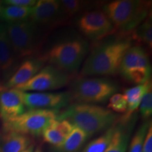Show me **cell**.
Returning <instances> with one entry per match:
<instances>
[{
    "label": "cell",
    "mask_w": 152,
    "mask_h": 152,
    "mask_svg": "<svg viewBox=\"0 0 152 152\" xmlns=\"http://www.w3.org/2000/svg\"><path fill=\"white\" fill-rule=\"evenodd\" d=\"M142 152H152V125L150 123L143 144Z\"/></svg>",
    "instance_id": "f1b7e54d"
},
{
    "label": "cell",
    "mask_w": 152,
    "mask_h": 152,
    "mask_svg": "<svg viewBox=\"0 0 152 152\" xmlns=\"http://www.w3.org/2000/svg\"><path fill=\"white\" fill-rule=\"evenodd\" d=\"M1 87H0V89H1Z\"/></svg>",
    "instance_id": "d6a6232c"
},
{
    "label": "cell",
    "mask_w": 152,
    "mask_h": 152,
    "mask_svg": "<svg viewBox=\"0 0 152 152\" xmlns=\"http://www.w3.org/2000/svg\"><path fill=\"white\" fill-rule=\"evenodd\" d=\"M102 11L118 33V38L128 37L151 14V1L140 0H115L104 5Z\"/></svg>",
    "instance_id": "7a4b0ae2"
},
{
    "label": "cell",
    "mask_w": 152,
    "mask_h": 152,
    "mask_svg": "<svg viewBox=\"0 0 152 152\" xmlns=\"http://www.w3.org/2000/svg\"><path fill=\"white\" fill-rule=\"evenodd\" d=\"M58 119H65L89 137L106 130L115 124L118 116L107 108L96 104L75 103L70 105Z\"/></svg>",
    "instance_id": "3957f363"
},
{
    "label": "cell",
    "mask_w": 152,
    "mask_h": 152,
    "mask_svg": "<svg viewBox=\"0 0 152 152\" xmlns=\"http://www.w3.org/2000/svg\"><path fill=\"white\" fill-rule=\"evenodd\" d=\"M25 111L21 91L15 88L0 89V118L3 122L14 118Z\"/></svg>",
    "instance_id": "4fadbf2b"
},
{
    "label": "cell",
    "mask_w": 152,
    "mask_h": 152,
    "mask_svg": "<svg viewBox=\"0 0 152 152\" xmlns=\"http://www.w3.org/2000/svg\"><path fill=\"white\" fill-rule=\"evenodd\" d=\"M22 99L26 109L58 111L66 107L71 101L68 92H26L21 91Z\"/></svg>",
    "instance_id": "8fae6325"
},
{
    "label": "cell",
    "mask_w": 152,
    "mask_h": 152,
    "mask_svg": "<svg viewBox=\"0 0 152 152\" xmlns=\"http://www.w3.org/2000/svg\"><path fill=\"white\" fill-rule=\"evenodd\" d=\"M1 3H0V9H1Z\"/></svg>",
    "instance_id": "1f68e13d"
},
{
    "label": "cell",
    "mask_w": 152,
    "mask_h": 152,
    "mask_svg": "<svg viewBox=\"0 0 152 152\" xmlns=\"http://www.w3.org/2000/svg\"><path fill=\"white\" fill-rule=\"evenodd\" d=\"M150 88L144 94L140 104V111L144 119H148L152 114V88Z\"/></svg>",
    "instance_id": "4316f807"
},
{
    "label": "cell",
    "mask_w": 152,
    "mask_h": 152,
    "mask_svg": "<svg viewBox=\"0 0 152 152\" xmlns=\"http://www.w3.org/2000/svg\"><path fill=\"white\" fill-rule=\"evenodd\" d=\"M118 73L133 84L141 85L150 80L151 66L146 49L140 45L131 47L121 61Z\"/></svg>",
    "instance_id": "ba28073f"
},
{
    "label": "cell",
    "mask_w": 152,
    "mask_h": 152,
    "mask_svg": "<svg viewBox=\"0 0 152 152\" xmlns=\"http://www.w3.org/2000/svg\"><path fill=\"white\" fill-rule=\"evenodd\" d=\"M33 152H42V149L40 147H38L36 148L35 150H34Z\"/></svg>",
    "instance_id": "4dcf8cb0"
},
{
    "label": "cell",
    "mask_w": 152,
    "mask_h": 152,
    "mask_svg": "<svg viewBox=\"0 0 152 152\" xmlns=\"http://www.w3.org/2000/svg\"><path fill=\"white\" fill-rule=\"evenodd\" d=\"M34 150H35V146L34 144H30V145L28 147V148H26V149H24L23 151H22L21 152H33Z\"/></svg>",
    "instance_id": "f546056e"
},
{
    "label": "cell",
    "mask_w": 152,
    "mask_h": 152,
    "mask_svg": "<svg viewBox=\"0 0 152 152\" xmlns=\"http://www.w3.org/2000/svg\"><path fill=\"white\" fill-rule=\"evenodd\" d=\"M151 87V80L141 85L126 89L124 91L123 95L127 101V110L122 117V122H128L133 113L139 109L144 94Z\"/></svg>",
    "instance_id": "2e32d148"
},
{
    "label": "cell",
    "mask_w": 152,
    "mask_h": 152,
    "mask_svg": "<svg viewBox=\"0 0 152 152\" xmlns=\"http://www.w3.org/2000/svg\"><path fill=\"white\" fill-rule=\"evenodd\" d=\"M88 52L86 39L69 37L54 44L41 58L49 65L71 75L80 68Z\"/></svg>",
    "instance_id": "277c9868"
},
{
    "label": "cell",
    "mask_w": 152,
    "mask_h": 152,
    "mask_svg": "<svg viewBox=\"0 0 152 152\" xmlns=\"http://www.w3.org/2000/svg\"><path fill=\"white\" fill-rule=\"evenodd\" d=\"M116 125H114L106 130L102 135L89 142L81 152H104L109 145L114 133L116 130Z\"/></svg>",
    "instance_id": "7402d4cb"
},
{
    "label": "cell",
    "mask_w": 152,
    "mask_h": 152,
    "mask_svg": "<svg viewBox=\"0 0 152 152\" xmlns=\"http://www.w3.org/2000/svg\"><path fill=\"white\" fill-rule=\"evenodd\" d=\"M107 109L114 113H125L127 110V101L123 94L116 93L110 97Z\"/></svg>",
    "instance_id": "484cf974"
},
{
    "label": "cell",
    "mask_w": 152,
    "mask_h": 152,
    "mask_svg": "<svg viewBox=\"0 0 152 152\" xmlns=\"http://www.w3.org/2000/svg\"><path fill=\"white\" fill-rule=\"evenodd\" d=\"M67 19L63 13L60 1L39 0L32 7L29 20L36 26H54Z\"/></svg>",
    "instance_id": "7c38bea8"
},
{
    "label": "cell",
    "mask_w": 152,
    "mask_h": 152,
    "mask_svg": "<svg viewBox=\"0 0 152 152\" xmlns=\"http://www.w3.org/2000/svg\"><path fill=\"white\" fill-rule=\"evenodd\" d=\"M6 30L15 56L18 58L35 54L40 47L37 26L30 20L7 23Z\"/></svg>",
    "instance_id": "52a82bcc"
},
{
    "label": "cell",
    "mask_w": 152,
    "mask_h": 152,
    "mask_svg": "<svg viewBox=\"0 0 152 152\" xmlns=\"http://www.w3.org/2000/svg\"><path fill=\"white\" fill-rule=\"evenodd\" d=\"M151 122H144L137 130L132 137L130 143H129V152H142L143 144L147 132Z\"/></svg>",
    "instance_id": "cb8c5ba5"
},
{
    "label": "cell",
    "mask_w": 152,
    "mask_h": 152,
    "mask_svg": "<svg viewBox=\"0 0 152 152\" xmlns=\"http://www.w3.org/2000/svg\"><path fill=\"white\" fill-rule=\"evenodd\" d=\"M73 127L67 120L56 118L47 125L41 135L44 141L56 147L63 143Z\"/></svg>",
    "instance_id": "9a60e30c"
},
{
    "label": "cell",
    "mask_w": 152,
    "mask_h": 152,
    "mask_svg": "<svg viewBox=\"0 0 152 152\" xmlns=\"http://www.w3.org/2000/svg\"><path fill=\"white\" fill-rule=\"evenodd\" d=\"M32 142L29 136L16 132H4L0 134V152H21Z\"/></svg>",
    "instance_id": "e0dca14e"
},
{
    "label": "cell",
    "mask_w": 152,
    "mask_h": 152,
    "mask_svg": "<svg viewBox=\"0 0 152 152\" xmlns=\"http://www.w3.org/2000/svg\"><path fill=\"white\" fill-rule=\"evenodd\" d=\"M16 56L9 41L5 25H0V71L7 73L14 66Z\"/></svg>",
    "instance_id": "ac0fdd59"
},
{
    "label": "cell",
    "mask_w": 152,
    "mask_h": 152,
    "mask_svg": "<svg viewBox=\"0 0 152 152\" xmlns=\"http://www.w3.org/2000/svg\"><path fill=\"white\" fill-rule=\"evenodd\" d=\"M70 75L52 66H45L28 82L14 88L26 92L28 91L43 92L44 91L58 90L69 84Z\"/></svg>",
    "instance_id": "9c48e42d"
},
{
    "label": "cell",
    "mask_w": 152,
    "mask_h": 152,
    "mask_svg": "<svg viewBox=\"0 0 152 152\" xmlns=\"http://www.w3.org/2000/svg\"><path fill=\"white\" fill-rule=\"evenodd\" d=\"M130 38H118L99 45L92 49L83 64L80 75L109 76L118 73L120 64L132 47Z\"/></svg>",
    "instance_id": "6da1fadb"
},
{
    "label": "cell",
    "mask_w": 152,
    "mask_h": 152,
    "mask_svg": "<svg viewBox=\"0 0 152 152\" xmlns=\"http://www.w3.org/2000/svg\"><path fill=\"white\" fill-rule=\"evenodd\" d=\"M89 137L86 132L74 126L63 143L53 149L54 152H77Z\"/></svg>",
    "instance_id": "d6986e66"
},
{
    "label": "cell",
    "mask_w": 152,
    "mask_h": 152,
    "mask_svg": "<svg viewBox=\"0 0 152 152\" xmlns=\"http://www.w3.org/2000/svg\"><path fill=\"white\" fill-rule=\"evenodd\" d=\"M132 39L152 48V20L150 14L147 18L130 34Z\"/></svg>",
    "instance_id": "603a6c76"
},
{
    "label": "cell",
    "mask_w": 152,
    "mask_h": 152,
    "mask_svg": "<svg viewBox=\"0 0 152 152\" xmlns=\"http://www.w3.org/2000/svg\"><path fill=\"white\" fill-rule=\"evenodd\" d=\"M119 90L115 81L105 77H83L72 83L70 94L76 103L101 104Z\"/></svg>",
    "instance_id": "5b68a950"
},
{
    "label": "cell",
    "mask_w": 152,
    "mask_h": 152,
    "mask_svg": "<svg viewBox=\"0 0 152 152\" xmlns=\"http://www.w3.org/2000/svg\"><path fill=\"white\" fill-rule=\"evenodd\" d=\"M60 4L61 5L63 13L67 19L80 12L89 4L87 1L79 0H61L60 1Z\"/></svg>",
    "instance_id": "d4e9b609"
},
{
    "label": "cell",
    "mask_w": 152,
    "mask_h": 152,
    "mask_svg": "<svg viewBox=\"0 0 152 152\" xmlns=\"http://www.w3.org/2000/svg\"><path fill=\"white\" fill-rule=\"evenodd\" d=\"M32 7H21L6 5L0 9V18L7 23L29 20Z\"/></svg>",
    "instance_id": "ffe728a7"
},
{
    "label": "cell",
    "mask_w": 152,
    "mask_h": 152,
    "mask_svg": "<svg viewBox=\"0 0 152 152\" xmlns=\"http://www.w3.org/2000/svg\"><path fill=\"white\" fill-rule=\"evenodd\" d=\"M46 64L41 57L25 60L9 77L5 88L11 89L28 82L34 77Z\"/></svg>",
    "instance_id": "5bb4252c"
},
{
    "label": "cell",
    "mask_w": 152,
    "mask_h": 152,
    "mask_svg": "<svg viewBox=\"0 0 152 152\" xmlns=\"http://www.w3.org/2000/svg\"><path fill=\"white\" fill-rule=\"evenodd\" d=\"M58 115L56 110H28L14 118L4 121V132H16L29 137L40 136L47 125L56 119Z\"/></svg>",
    "instance_id": "8992f818"
},
{
    "label": "cell",
    "mask_w": 152,
    "mask_h": 152,
    "mask_svg": "<svg viewBox=\"0 0 152 152\" xmlns=\"http://www.w3.org/2000/svg\"><path fill=\"white\" fill-rule=\"evenodd\" d=\"M4 4L16 6L21 7H33L35 4L36 0H5L2 1Z\"/></svg>",
    "instance_id": "83f0119b"
},
{
    "label": "cell",
    "mask_w": 152,
    "mask_h": 152,
    "mask_svg": "<svg viewBox=\"0 0 152 152\" xmlns=\"http://www.w3.org/2000/svg\"><path fill=\"white\" fill-rule=\"evenodd\" d=\"M76 26L83 35L92 41L114 34L113 25L102 10L85 11L77 18Z\"/></svg>",
    "instance_id": "30bf717a"
},
{
    "label": "cell",
    "mask_w": 152,
    "mask_h": 152,
    "mask_svg": "<svg viewBox=\"0 0 152 152\" xmlns=\"http://www.w3.org/2000/svg\"><path fill=\"white\" fill-rule=\"evenodd\" d=\"M130 136V130L125 129L121 124L116 125V130L113 138L104 152H127L129 147Z\"/></svg>",
    "instance_id": "44dd1931"
}]
</instances>
